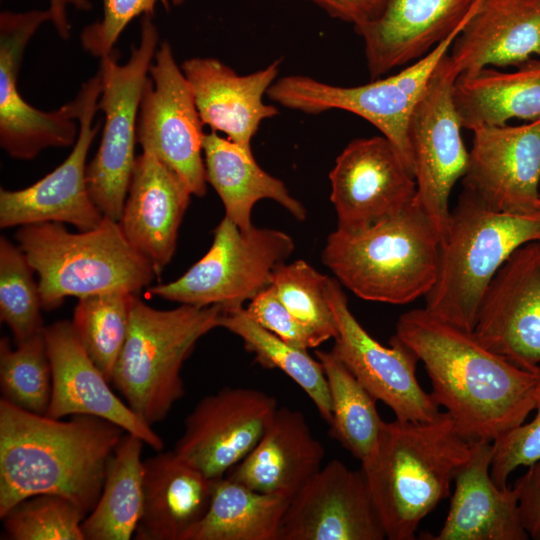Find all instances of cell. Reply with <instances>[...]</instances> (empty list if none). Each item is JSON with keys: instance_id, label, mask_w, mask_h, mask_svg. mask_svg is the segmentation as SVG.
<instances>
[{"instance_id": "6da1fadb", "label": "cell", "mask_w": 540, "mask_h": 540, "mask_svg": "<svg viewBox=\"0 0 540 540\" xmlns=\"http://www.w3.org/2000/svg\"><path fill=\"white\" fill-rule=\"evenodd\" d=\"M395 335L423 362L431 395L470 441L494 442L534 410V372L488 349L474 331L416 308L399 317Z\"/></svg>"}, {"instance_id": "7a4b0ae2", "label": "cell", "mask_w": 540, "mask_h": 540, "mask_svg": "<svg viewBox=\"0 0 540 540\" xmlns=\"http://www.w3.org/2000/svg\"><path fill=\"white\" fill-rule=\"evenodd\" d=\"M125 430L78 414L61 420L0 399V518L25 498L56 494L85 515L97 504Z\"/></svg>"}, {"instance_id": "3957f363", "label": "cell", "mask_w": 540, "mask_h": 540, "mask_svg": "<svg viewBox=\"0 0 540 540\" xmlns=\"http://www.w3.org/2000/svg\"><path fill=\"white\" fill-rule=\"evenodd\" d=\"M471 451L446 411L431 421L383 422L361 469L386 539L416 538L421 521L450 496Z\"/></svg>"}, {"instance_id": "277c9868", "label": "cell", "mask_w": 540, "mask_h": 540, "mask_svg": "<svg viewBox=\"0 0 540 540\" xmlns=\"http://www.w3.org/2000/svg\"><path fill=\"white\" fill-rule=\"evenodd\" d=\"M440 242L435 224L414 199L366 228H337L326 239L322 262L357 297L403 305L433 287Z\"/></svg>"}, {"instance_id": "5b68a950", "label": "cell", "mask_w": 540, "mask_h": 540, "mask_svg": "<svg viewBox=\"0 0 540 540\" xmlns=\"http://www.w3.org/2000/svg\"><path fill=\"white\" fill-rule=\"evenodd\" d=\"M540 241V216L495 211L463 188L440 242L437 276L425 309L439 319L474 331L491 280L521 245Z\"/></svg>"}, {"instance_id": "8992f818", "label": "cell", "mask_w": 540, "mask_h": 540, "mask_svg": "<svg viewBox=\"0 0 540 540\" xmlns=\"http://www.w3.org/2000/svg\"><path fill=\"white\" fill-rule=\"evenodd\" d=\"M18 246L39 277L42 307L115 291L137 294L156 277L151 263L126 239L118 221L103 217L87 231L72 233L62 223L21 226Z\"/></svg>"}, {"instance_id": "52a82bcc", "label": "cell", "mask_w": 540, "mask_h": 540, "mask_svg": "<svg viewBox=\"0 0 540 540\" xmlns=\"http://www.w3.org/2000/svg\"><path fill=\"white\" fill-rule=\"evenodd\" d=\"M222 307L181 304L155 309L135 297L112 382L147 424L164 420L184 396V362L199 339L219 327Z\"/></svg>"}, {"instance_id": "ba28073f", "label": "cell", "mask_w": 540, "mask_h": 540, "mask_svg": "<svg viewBox=\"0 0 540 540\" xmlns=\"http://www.w3.org/2000/svg\"><path fill=\"white\" fill-rule=\"evenodd\" d=\"M159 40L151 16H142L140 40L131 47L128 61L118 63L116 53L100 59L102 90L98 111L105 116L98 150L87 165L90 196L103 216L119 222L136 160L137 122L144 84Z\"/></svg>"}, {"instance_id": "9c48e42d", "label": "cell", "mask_w": 540, "mask_h": 540, "mask_svg": "<svg viewBox=\"0 0 540 540\" xmlns=\"http://www.w3.org/2000/svg\"><path fill=\"white\" fill-rule=\"evenodd\" d=\"M294 249L293 238L281 230L253 226L243 231L225 216L201 259L176 280L147 292L197 307H241L272 284L275 271Z\"/></svg>"}, {"instance_id": "30bf717a", "label": "cell", "mask_w": 540, "mask_h": 540, "mask_svg": "<svg viewBox=\"0 0 540 540\" xmlns=\"http://www.w3.org/2000/svg\"><path fill=\"white\" fill-rule=\"evenodd\" d=\"M462 28L394 75L351 87L332 85L305 75H288L278 78L266 95L282 107L306 114L338 109L363 118L397 148L413 173L408 137L410 116L436 65L449 52Z\"/></svg>"}, {"instance_id": "8fae6325", "label": "cell", "mask_w": 540, "mask_h": 540, "mask_svg": "<svg viewBox=\"0 0 540 540\" xmlns=\"http://www.w3.org/2000/svg\"><path fill=\"white\" fill-rule=\"evenodd\" d=\"M458 76L446 53L436 65L408 125L417 189L415 201L435 224L441 240L449 225L452 188L464 177L469 161L453 100Z\"/></svg>"}, {"instance_id": "7c38bea8", "label": "cell", "mask_w": 540, "mask_h": 540, "mask_svg": "<svg viewBox=\"0 0 540 540\" xmlns=\"http://www.w3.org/2000/svg\"><path fill=\"white\" fill-rule=\"evenodd\" d=\"M154 60L142 92L137 142L175 172L192 195L203 197L206 133L192 89L167 41L160 43Z\"/></svg>"}, {"instance_id": "4fadbf2b", "label": "cell", "mask_w": 540, "mask_h": 540, "mask_svg": "<svg viewBox=\"0 0 540 540\" xmlns=\"http://www.w3.org/2000/svg\"><path fill=\"white\" fill-rule=\"evenodd\" d=\"M327 298L338 328L331 352L396 419L425 422L436 418L439 405L417 379V355L396 335L389 347L375 340L351 312L336 278L328 277Z\"/></svg>"}, {"instance_id": "5bb4252c", "label": "cell", "mask_w": 540, "mask_h": 540, "mask_svg": "<svg viewBox=\"0 0 540 540\" xmlns=\"http://www.w3.org/2000/svg\"><path fill=\"white\" fill-rule=\"evenodd\" d=\"M101 90L102 79L97 72L78 91V137L68 157L57 168L26 188L0 189L1 228L56 222L87 231L100 224L104 216L88 190L86 159L100 127L94 125L93 119Z\"/></svg>"}, {"instance_id": "9a60e30c", "label": "cell", "mask_w": 540, "mask_h": 540, "mask_svg": "<svg viewBox=\"0 0 540 540\" xmlns=\"http://www.w3.org/2000/svg\"><path fill=\"white\" fill-rule=\"evenodd\" d=\"M49 10L0 13V145L12 158L34 159L49 147H69L78 137V96L57 110L44 112L19 93L17 79L28 42Z\"/></svg>"}, {"instance_id": "2e32d148", "label": "cell", "mask_w": 540, "mask_h": 540, "mask_svg": "<svg viewBox=\"0 0 540 540\" xmlns=\"http://www.w3.org/2000/svg\"><path fill=\"white\" fill-rule=\"evenodd\" d=\"M277 408L276 398L261 390L224 387L186 416L173 451L207 478H221L255 448Z\"/></svg>"}, {"instance_id": "e0dca14e", "label": "cell", "mask_w": 540, "mask_h": 540, "mask_svg": "<svg viewBox=\"0 0 540 540\" xmlns=\"http://www.w3.org/2000/svg\"><path fill=\"white\" fill-rule=\"evenodd\" d=\"M337 228L359 230L390 217L416 197L414 175L383 135L350 141L329 173Z\"/></svg>"}, {"instance_id": "ac0fdd59", "label": "cell", "mask_w": 540, "mask_h": 540, "mask_svg": "<svg viewBox=\"0 0 540 540\" xmlns=\"http://www.w3.org/2000/svg\"><path fill=\"white\" fill-rule=\"evenodd\" d=\"M463 188L491 209L540 216V117L529 123L472 130Z\"/></svg>"}, {"instance_id": "d6986e66", "label": "cell", "mask_w": 540, "mask_h": 540, "mask_svg": "<svg viewBox=\"0 0 540 540\" xmlns=\"http://www.w3.org/2000/svg\"><path fill=\"white\" fill-rule=\"evenodd\" d=\"M491 351L532 371L540 365V241L518 247L484 293L474 329Z\"/></svg>"}, {"instance_id": "ffe728a7", "label": "cell", "mask_w": 540, "mask_h": 540, "mask_svg": "<svg viewBox=\"0 0 540 540\" xmlns=\"http://www.w3.org/2000/svg\"><path fill=\"white\" fill-rule=\"evenodd\" d=\"M365 475L329 461L292 497L278 540H383Z\"/></svg>"}, {"instance_id": "44dd1931", "label": "cell", "mask_w": 540, "mask_h": 540, "mask_svg": "<svg viewBox=\"0 0 540 540\" xmlns=\"http://www.w3.org/2000/svg\"><path fill=\"white\" fill-rule=\"evenodd\" d=\"M51 371L52 392L46 416L62 419L92 415L115 423L162 451V438L111 390L110 381L82 346L72 321L59 320L44 326Z\"/></svg>"}, {"instance_id": "7402d4cb", "label": "cell", "mask_w": 540, "mask_h": 540, "mask_svg": "<svg viewBox=\"0 0 540 540\" xmlns=\"http://www.w3.org/2000/svg\"><path fill=\"white\" fill-rule=\"evenodd\" d=\"M480 0H385L378 16L355 29L371 79L409 65L461 29Z\"/></svg>"}, {"instance_id": "603a6c76", "label": "cell", "mask_w": 540, "mask_h": 540, "mask_svg": "<svg viewBox=\"0 0 540 540\" xmlns=\"http://www.w3.org/2000/svg\"><path fill=\"white\" fill-rule=\"evenodd\" d=\"M280 64L276 59L246 75L211 57L190 58L180 67L204 126L252 150L251 141L260 124L279 114L277 106L265 103L263 97L277 80Z\"/></svg>"}, {"instance_id": "cb8c5ba5", "label": "cell", "mask_w": 540, "mask_h": 540, "mask_svg": "<svg viewBox=\"0 0 540 540\" xmlns=\"http://www.w3.org/2000/svg\"><path fill=\"white\" fill-rule=\"evenodd\" d=\"M191 196L179 176L153 153L136 156L119 224L158 277L174 256Z\"/></svg>"}, {"instance_id": "d4e9b609", "label": "cell", "mask_w": 540, "mask_h": 540, "mask_svg": "<svg viewBox=\"0 0 540 540\" xmlns=\"http://www.w3.org/2000/svg\"><path fill=\"white\" fill-rule=\"evenodd\" d=\"M450 49L466 76L540 57V1L480 0Z\"/></svg>"}, {"instance_id": "484cf974", "label": "cell", "mask_w": 540, "mask_h": 540, "mask_svg": "<svg viewBox=\"0 0 540 540\" xmlns=\"http://www.w3.org/2000/svg\"><path fill=\"white\" fill-rule=\"evenodd\" d=\"M493 442L472 441V451L454 481L455 490L434 540H527L513 487L500 488L490 467Z\"/></svg>"}, {"instance_id": "4316f807", "label": "cell", "mask_w": 540, "mask_h": 540, "mask_svg": "<svg viewBox=\"0 0 540 540\" xmlns=\"http://www.w3.org/2000/svg\"><path fill=\"white\" fill-rule=\"evenodd\" d=\"M325 453L301 411L278 407L255 448L228 477L291 500L321 469Z\"/></svg>"}, {"instance_id": "83f0119b", "label": "cell", "mask_w": 540, "mask_h": 540, "mask_svg": "<svg viewBox=\"0 0 540 540\" xmlns=\"http://www.w3.org/2000/svg\"><path fill=\"white\" fill-rule=\"evenodd\" d=\"M213 481L174 451L145 459L143 506L133 538L184 540L208 510Z\"/></svg>"}, {"instance_id": "f1b7e54d", "label": "cell", "mask_w": 540, "mask_h": 540, "mask_svg": "<svg viewBox=\"0 0 540 540\" xmlns=\"http://www.w3.org/2000/svg\"><path fill=\"white\" fill-rule=\"evenodd\" d=\"M203 156L209 183L220 197L225 216L241 230L252 228L254 205L271 199L285 208L295 219L304 221L306 210L280 179L263 170L252 150L210 131L203 141Z\"/></svg>"}, {"instance_id": "f546056e", "label": "cell", "mask_w": 540, "mask_h": 540, "mask_svg": "<svg viewBox=\"0 0 540 540\" xmlns=\"http://www.w3.org/2000/svg\"><path fill=\"white\" fill-rule=\"evenodd\" d=\"M453 100L461 126L471 131L512 119L533 121L540 117V57L512 72L487 67L470 76L459 75Z\"/></svg>"}, {"instance_id": "4dcf8cb0", "label": "cell", "mask_w": 540, "mask_h": 540, "mask_svg": "<svg viewBox=\"0 0 540 540\" xmlns=\"http://www.w3.org/2000/svg\"><path fill=\"white\" fill-rule=\"evenodd\" d=\"M289 501L252 490L228 476L215 479L205 516L184 540H278Z\"/></svg>"}, {"instance_id": "1f68e13d", "label": "cell", "mask_w": 540, "mask_h": 540, "mask_svg": "<svg viewBox=\"0 0 540 540\" xmlns=\"http://www.w3.org/2000/svg\"><path fill=\"white\" fill-rule=\"evenodd\" d=\"M144 441L125 433L106 469L99 500L82 521L85 540H128L134 537L143 506Z\"/></svg>"}, {"instance_id": "d6a6232c", "label": "cell", "mask_w": 540, "mask_h": 540, "mask_svg": "<svg viewBox=\"0 0 540 540\" xmlns=\"http://www.w3.org/2000/svg\"><path fill=\"white\" fill-rule=\"evenodd\" d=\"M219 327L238 336L244 348L254 355L256 363L267 369H279L290 377L308 395L321 418L330 424L331 396L318 359L263 328L243 306L222 311Z\"/></svg>"}, {"instance_id": "836d02e7", "label": "cell", "mask_w": 540, "mask_h": 540, "mask_svg": "<svg viewBox=\"0 0 540 540\" xmlns=\"http://www.w3.org/2000/svg\"><path fill=\"white\" fill-rule=\"evenodd\" d=\"M326 376L332 420L329 434L352 456L363 461L377 444L383 420L376 399L331 351H315Z\"/></svg>"}, {"instance_id": "e575fe53", "label": "cell", "mask_w": 540, "mask_h": 540, "mask_svg": "<svg viewBox=\"0 0 540 540\" xmlns=\"http://www.w3.org/2000/svg\"><path fill=\"white\" fill-rule=\"evenodd\" d=\"M137 294L115 291L78 299L72 324L88 355L112 382Z\"/></svg>"}, {"instance_id": "d590c367", "label": "cell", "mask_w": 540, "mask_h": 540, "mask_svg": "<svg viewBox=\"0 0 540 540\" xmlns=\"http://www.w3.org/2000/svg\"><path fill=\"white\" fill-rule=\"evenodd\" d=\"M2 398L24 410L45 415L52 392V371L43 330L11 347L0 340Z\"/></svg>"}, {"instance_id": "8d00e7d4", "label": "cell", "mask_w": 540, "mask_h": 540, "mask_svg": "<svg viewBox=\"0 0 540 540\" xmlns=\"http://www.w3.org/2000/svg\"><path fill=\"white\" fill-rule=\"evenodd\" d=\"M328 277L299 259L281 264L272 281L278 297L308 331L316 347L338 334L327 298Z\"/></svg>"}, {"instance_id": "74e56055", "label": "cell", "mask_w": 540, "mask_h": 540, "mask_svg": "<svg viewBox=\"0 0 540 540\" xmlns=\"http://www.w3.org/2000/svg\"><path fill=\"white\" fill-rule=\"evenodd\" d=\"M33 268L18 245L0 238V318L15 344L43 330L42 302Z\"/></svg>"}, {"instance_id": "f35d334b", "label": "cell", "mask_w": 540, "mask_h": 540, "mask_svg": "<svg viewBox=\"0 0 540 540\" xmlns=\"http://www.w3.org/2000/svg\"><path fill=\"white\" fill-rule=\"evenodd\" d=\"M86 515L69 499L38 494L17 503L2 518L1 539L85 540L82 521Z\"/></svg>"}, {"instance_id": "ab89813d", "label": "cell", "mask_w": 540, "mask_h": 540, "mask_svg": "<svg viewBox=\"0 0 540 540\" xmlns=\"http://www.w3.org/2000/svg\"><path fill=\"white\" fill-rule=\"evenodd\" d=\"M536 376L534 388V418L505 433L493 442L490 474L500 488L520 466L528 467L540 459V365L532 370Z\"/></svg>"}, {"instance_id": "60d3db41", "label": "cell", "mask_w": 540, "mask_h": 540, "mask_svg": "<svg viewBox=\"0 0 540 540\" xmlns=\"http://www.w3.org/2000/svg\"><path fill=\"white\" fill-rule=\"evenodd\" d=\"M103 17L80 33L81 45L91 55L103 58L113 52L121 33L127 25L139 16H151L158 3L169 10L179 6L184 0H102Z\"/></svg>"}, {"instance_id": "b9f144b4", "label": "cell", "mask_w": 540, "mask_h": 540, "mask_svg": "<svg viewBox=\"0 0 540 540\" xmlns=\"http://www.w3.org/2000/svg\"><path fill=\"white\" fill-rule=\"evenodd\" d=\"M246 310L259 325L285 342L305 350L316 347L308 331L282 303L273 284L251 299Z\"/></svg>"}, {"instance_id": "7bdbcfd3", "label": "cell", "mask_w": 540, "mask_h": 540, "mask_svg": "<svg viewBox=\"0 0 540 540\" xmlns=\"http://www.w3.org/2000/svg\"><path fill=\"white\" fill-rule=\"evenodd\" d=\"M512 487L524 529L529 538L540 540V459L529 465Z\"/></svg>"}, {"instance_id": "ee69618b", "label": "cell", "mask_w": 540, "mask_h": 540, "mask_svg": "<svg viewBox=\"0 0 540 540\" xmlns=\"http://www.w3.org/2000/svg\"><path fill=\"white\" fill-rule=\"evenodd\" d=\"M323 9L331 17L353 24L357 29L375 19L385 0H300Z\"/></svg>"}, {"instance_id": "f6af8a7d", "label": "cell", "mask_w": 540, "mask_h": 540, "mask_svg": "<svg viewBox=\"0 0 540 540\" xmlns=\"http://www.w3.org/2000/svg\"><path fill=\"white\" fill-rule=\"evenodd\" d=\"M72 6L79 11H89L92 4L89 0H49L51 23L60 38L67 40L71 35V25L67 16V7Z\"/></svg>"}, {"instance_id": "bcb514c9", "label": "cell", "mask_w": 540, "mask_h": 540, "mask_svg": "<svg viewBox=\"0 0 540 540\" xmlns=\"http://www.w3.org/2000/svg\"><path fill=\"white\" fill-rule=\"evenodd\" d=\"M540 1V0H539Z\"/></svg>"}]
</instances>
